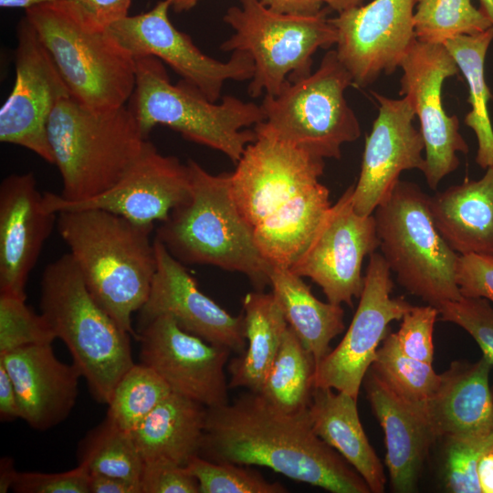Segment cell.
Instances as JSON below:
<instances>
[{
	"instance_id": "1",
	"label": "cell",
	"mask_w": 493,
	"mask_h": 493,
	"mask_svg": "<svg viewBox=\"0 0 493 493\" xmlns=\"http://www.w3.org/2000/svg\"><path fill=\"white\" fill-rule=\"evenodd\" d=\"M254 131L257 139L230 173L232 194L264 258L289 268L331 206L329 189L320 181L324 159Z\"/></svg>"
},
{
	"instance_id": "2",
	"label": "cell",
	"mask_w": 493,
	"mask_h": 493,
	"mask_svg": "<svg viewBox=\"0 0 493 493\" xmlns=\"http://www.w3.org/2000/svg\"><path fill=\"white\" fill-rule=\"evenodd\" d=\"M198 456L266 467L332 493L371 492L359 473L315 434L309 407L286 413L251 391L233 403L207 407Z\"/></svg>"
},
{
	"instance_id": "3",
	"label": "cell",
	"mask_w": 493,
	"mask_h": 493,
	"mask_svg": "<svg viewBox=\"0 0 493 493\" xmlns=\"http://www.w3.org/2000/svg\"><path fill=\"white\" fill-rule=\"evenodd\" d=\"M57 226L92 297L138 339L132 314L147 300L157 267L153 225L83 209L58 213Z\"/></svg>"
},
{
	"instance_id": "4",
	"label": "cell",
	"mask_w": 493,
	"mask_h": 493,
	"mask_svg": "<svg viewBox=\"0 0 493 493\" xmlns=\"http://www.w3.org/2000/svg\"><path fill=\"white\" fill-rule=\"evenodd\" d=\"M186 163L190 196L161 222L155 239L183 264L239 272L262 291L270 285V264L234 200L230 173L212 174L194 160Z\"/></svg>"
},
{
	"instance_id": "5",
	"label": "cell",
	"mask_w": 493,
	"mask_h": 493,
	"mask_svg": "<svg viewBox=\"0 0 493 493\" xmlns=\"http://www.w3.org/2000/svg\"><path fill=\"white\" fill-rule=\"evenodd\" d=\"M25 16L51 55L71 96L97 110L131 99L135 59L81 5L59 0L26 10Z\"/></svg>"
},
{
	"instance_id": "6",
	"label": "cell",
	"mask_w": 493,
	"mask_h": 493,
	"mask_svg": "<svg viewBox=\"0 0 493 493\" xmlns=\"http://www.w3.org/2000/svg\"><path fill=\"white\" fill-rule=\"evenodd\" d=\"M47 134L62 179L59 195L69 202L88 200L110 189L148 142L126 105L97 110L72 96L55 106Z\"/></svg>"
},
{
	"instance_id": "7",
	"label": "cell",
	"mask_w": 493,
	"mask_h": 493,
	"mask_svg": "<svg viewBox=\"0 0 493 493\" xmlns=\"http://www.w3.org/2000/svg\"><path fill=\"white\" fill-rule=\"evenodd\" d=\"M39 306L91 395L108 404L115 386L134 364L131 334L92 297L69 253L46 267Z\"/></svg>"
},
{
	"instance_id": "8",
	"label": "cell",
	"mask_w": 493,
	"mask_h": 493,
	"mask_svg": "<svg viewBox=\"0 0 493 493\" xmlns=\"http://www.w3.org/2000/svg\"><path fill=\"white\" fill-rule=\"evenodd\" d=\"M135 65L129 108L145 138L156 125H164L191 142L223 152L235 163L257 139L254 130L244 128L264 121L260 105L231 95L215 103L184 79L173 84L155 57L135 58Z\"/></svg>"
},
{
	"instance_id": "9",
	"label": "cell",
	"mask_w": 493,
	"mask_h": 493,
	"mask_svg": "<svg viewBox=\"0 0 493 493\" xmlns=\"http://www.w3.org/2000/svg\"><path fill=\"white\" fill-rule=\"evenodd\" d=\"M429 195L414 183L399 181L374 211L381 254L398 283L438 308L459 299L455 252L436 229Z\"/></svg>"
},
{
	"instance_id": "10",
	"label": "cell",
	"mask_w": 493,
	"mask_h": 493,
	"mask_svg": "<svg viewBox=\"0 0 493 493\" xmlns=\"http://www.w3.org/2000/svg\"><path fill=\"white\" fill-rule=\"evenodd\" d=\"M239 1L224 16L234 33L220 48L251 57L254 74L247 91L252 98L263 92L276 96L288 81L308 77L316 51L336 45L337 30L325 9L314 16H298L273 12L260 0Z\"/></svg>"
},
{
	"instance_id": "11",
	"label": "cell",
	"mask_w": 493,
	"mask_h": 493,
	"mask_svg": "<svg viewBox=\"0 0 493 493\" xmlns=\"http://www.w3.org/2000/svg\"><path fill=\"white\" fill-rule=\"evenodd\" d=\"M352 84L330 49L310 75L288 81L276 96H264V121L255 127L322 159L339 160L341 146L361 136L359 120L345 98Z\"/></svg>"
},
{
	"instance_id": "12",
	"label": "cell",
	"mask_w": 493,
	"mask_h": 493,
	"mask_svg": "<svg viewBox=\"0 0 493 493\" xmlns=\"http://www.w3.org/2000/svg\"><path fill=\"white\" fill-rule=\"evenodd\" d=\"M348 187L327 211L309 244L289 269L319 285L329 302L352 306L360 298L363 259L380 246L373 215H359Z\"/></svg>"
},
{
	"instance_id": "13",
	"label": "cell",
	"mask_w": 493,
	"mask_h": 493,
	"mask_svg": "<svg viewBox=\"0 0 493 493\" xmlns=\"http://www.w3.org/2000/svg\"><path fill=\"white\" fill-rule=\"evenodd\" d=\"M16 37V78L0 110V141L24 147L54 164L47 123L57 103L71 93L26 16L17 24Z\"/></svg>"
},
{
	"instance_id": "14",
	"label": "cell",
	"mask_w": 493,
	"mask_h": 493,
	"mask_svg": "<svg viewBox=\"0 0 493 493\" xmlns=\"http://www.w3.org/2000/svg\"><path fill=\"white\" fill-rule=\"evenodd\" d=\"M170 7L168 0L159 1L147 12L111 24L110 30L134 59L150 56L159 58L213 102L220 98L226 81L251 79L254 62L247 53L234 51L227 61L207 56L188 34L171 23Z\"/></svg>"
},
{
	"instance_id": "15",
	"label": "cell",
	"mask_w": 493,
	"mask_h": 493,
	"mask_svg": "<svg viewBox=\"0 0 493 493\" xmlns=\"http://www.w3.org/2000/svg\"><path fill=\"white\" fill-rule=\"evenodd\" d=\"M393 288L388 264L381 253L373 252L351 325L338 346L316 365L314 387L332 388L358 398L390 322L401 320L412 306L403 297H391Z\"/></svg>"
},
{
	"instance_id": "16",
	"label": "cell",
	"mask_w": 493,
	"mask_h": 493,
	"mask_svg": "<svg viewBox=\"0 0 493 493\" xmlns=\"http://www.w3.org/2000/svg\"><path fill=\"white\" fill-rule=\"evenodd\" d=\"M400 68V96L406 97L419 119L425 142L428 186L435 190L440 181L459 165L457 152L467 153L468 145L459 132L456 115H447L442 104L444 81L458 74V67L444 44L416 40Z\"/></svg>"
},
{
	"instance_id": "17",
	"label": "cell",
	"mask_w": 493,
	"mask_h": 493,
	"mask_svg": "<svg viewBox=\"0 0 493 493\" xmlns=\"http://www.w3.org/2000/svg\"><path fill=\"white\" fill-rule=\"evenodd\" d=\"M137 334L141 362L160 375L172 392L205 407L229 403L225 365L230 350L184 330L166 314L139 328Z\"/></svg>"
},
{
	"instance_id": "18",
	"label": "cell",
	"mask_w": 493,
	"mask_h": 493,
	"mask_svg": "<svg viewBox=\"0 0 493 493\" xmlns=\"http://www.w3.org/2000/svg\"><path fill=\"white\" fill-rule=\"evenodd\" d=\"M415 0H372L330 18L337 30L336 52L353 84L367 87L393 73L416 41Z\"/></svg>"
},
{
	"instance_id": "19",
	"label": "cell",
	"mask_w": 493,
	"mask_h": 493,
	"mask_svg": "<svg viewBox=\"0 0 493 493\" xmlns=\"http://www.w3.org/2000/svg\"><path fill=\"white\" fill-rule=\"evenodd\" d=\"M187 163L162 154L148 141L143 152L123 177L108 191L88 200L69 202L58 194H43L47 211L101 209L141 225L163 222L190 196Z\"/></svg>"
},
{
	"instance_id": "20",
	"label": "cell",
	"mask_w": 493,
	"mask_h": 493,
	"mask_svg": "<svg viewBox=\"0 0 493 493\" xmlns=\"http://www.w3.org/2000/svg\"><path fill=\"white\" fill-rule=\"evenodd\" d=\"M378 115L366 137L358 181L353 184L355 211L370 215L392 194L400 174L417 169L424 173L425 142L414 128L415 112L409 100L392 99L372 91Z\"/></svg>"
},
{
	"instance_id": "21",
	"label": "cell",
	"mask_w": 493,
	"mask_h": 493,
	"mask_svg": "<svg viewBox=\"0 0 493 493\" xmlns=\"http://www.w3.org/2000/svg\"><path fill=\"white\" fill-rule=\"evenodd\" d=\"M157 267L147 300L138 311V329L161 315L184 330L242 354L246 347L243 314L234 317L204 294L184 264L154 238Z\"/></svg>"
},
{
	"instance_id": "22",
	"label": "cell",
	"mask_w": 493,
	"mask_h": 493,
	"mask_svg": "<svg viewBox=\"0 0 493 493\" xmlns=\"http://www.w3.org/2000/svg\"><path fill=\"white\" fill-rule=\"evenodd\" d=\"M58 214L48 212L33 173L0 184V294L26 299V286Z\"/></svg>"
},
{
	"instance_id": "23",
	"label": "cell",
	"mask_w": 493,
	"mask_h": 493,
	"mask_svg": "<svg viewBox=\"0 0 493 493\" xmlns=\"http://www.w3.org/2000/svg\"><path fill=\"white\" fill-rule=\"evenodd\" d=\"M16 388L21 419L44 431L63 422L76 404L82 377L55 355L51 344L29 345L0 354Z\"/></svg>"
},
{
	"instance_id": "24",
	"label": "cell",
	"mask_w": 493,
	"mask_h": 493,
	"mask_svg": "<svg viewBox=\"0 0 493 493\" xmlns=\"http://www.w3.org/2000/svg\"><path fill=\"white\" fill-rule=\"evenodd\" d=\"M363 381L372 410L384 433L385 464L392 489L414 492L435 439L427 416L399 397L371 370Z\"/></svg>"
},
{
	"instance_id": "25",
	"label": "cell",
	"mask_w": 493,
	"mask_h": 493,
	"mask_svg": "<svg viewBox=\"0 0 493 493\" xmlns=\"http://www.w3.org/2000/svg\"><path fill=\"white\" fill-rule=\"evenodd\" d=\"M491 367L482 354L473 363L456 361L440 373L439 386L427 405V418L435 439L493 434Z\"/></svg>"
},
{
	"instance_id": "26",
	"label": "cell",
	"mask_w": 493,
	"mask_h": 493,
	"mask_svg": "<svg viewBox=\"0 0 493 493\" xmlns=\"http://www.w3.org/2000/svg\"><path fill=\"white\" fill-rule=\"evenodd\" d=\"M434 224L458 255L493 254V165L479 180H466L429 196Z\"/></svg>"
},
{
	"instance_id": "27",
	"label": "cell",
	"mask_w": 493,
	"mask_h": 493,
	"mask_svg": "<svg viewBox=\"0 0 493 493\" xmlns=\"http://www.w3.org/2000/svg\"><path fill=\"white\" fill-rule=\"evenodd\" d=\"M309 415L315 434L359 473L371 492H383V467L362 428L357 399L343 392L335 393L332 388L314 387Z\"/></svg>"
},
{
	"instance_id": "28",
	"label": "cell",
	"mask_w": 493,
	"mask_h": 493,
	"mask_svg": "<svg viewBox=\"0 0 493 493\" xmlns=\"http://www.w3.org/2000/svg\"><path fill=\"white\" fill-rule=\"evenodd\" d=\"M207 407L172 392L131 431L143 462L186 466L198 455Z\"/></svg>"
},
{
	"instance_id": "29",
	"label": "cell",
	"mask_w": 493,
	"mask_h": 493,
	"mask_svg": "<svg viewBox=\"0 0 493 493\" xmlns=\"http://www.w3.org/2000/svg\"><path fill=\"white\" fill-rule=\"evenodd\" d=\"M269 281L288 326L317 365L330 351V341L345 329L343 309L318 299L302 278L288 267L270 265Z\"/></svg>"
},
{
	"instance_id": "30",
	"label": "cell",
	"mask_w": 493,
	"mask_h": 493,
	"mask_svg": "<svg viewBox=\"0 0 493 493\" xmlns=\"http://www.w3.org/2000/svg\"><path fill=\"white\" fill-rule=\"evenodd\" d=\"M242 304L246 347L230 362L228 386L258 393L288 324L272 292H250L244 297Z\"/></svg>"
},
{
	"instance_id": "31",
	"label": "cell",
	"mask_w": 493,
	"mask_h": 493,
	"mask_svg": "<svg viewBox=\"0 0 493 493\" xmlns=\"http://www.w3.org/2000/svg\"><path fill=\"white\" fill-rule=\"evenodd\" d=\"M493 40V26L475 35H462L444 43L468 86L467 102L471 110L464 122L477 139L476 163L488 169L493 165V129L489 118L490 89L485 79V58Z\"/></svg>"
},
{
	"instance_id": "32",
	"label": "cell",
	"mask_w": 493,
	"mask_h": 493,
	"mask_svg": "<svg viewBox=\"0 0 493 493\" xmlns=\"http://www.w3.org/2000/svg\"><path fill=\"white\" fill-rule=\"evenodd\" d=\"M315 369L313 356L288 326L258 393L286 413L305 410L309 405L314 389Z\"/></svg>"
},
{
	"instance_id": "33",
	"label": "cell",
	"mask_w": 493,
	"mask_h": 493,
	"mask_svg": "<svg viewBox=\"0 0 493 493\" xmlns=\"http://www.w3.org/2000/svg\"><path fill=\"white\" fill-rule=\"evenodd\" d=\"M78 459L89 473L115 476L141 484L144 462L131 432L107 415L79 442Z\"/></svg>"
},
{
	"instance_id": "34",
	"label": "cell",
	"mask_w": 493,
	"mask_h": 493,
	"mask_svg": "<svg viewBox=\"0 0 493 493\" xmlns=\"http://www.w3.org/2000/svg\"><path fill=\"white\" fill-rule=\"evenodd\" d=\"M369 370L404 401L427 416V405L439 386L440 374L434 371L432 363L404 354L394 332L384 338Z\"/></svg>"
},
{
	"instance_id": "35",
	"label": "cell",
	"mask_w": 493,
	"mask_h": 493,
	"mask_svg": "<svg viewBox=\"0 0 493 493\" xmlns=\"http://www.w3.org/2000/svg\"><path fill=\"white\" fill-rule=\"evenodd\" d=\"M492 26L471 0H415L414 28L420 42L444 44L457 36L478 34Z\"/></svg>"
},
{
	"instance_id": "36",
	"label": "cell",
	"mask_w": 493,
	"mask_h": 493,
	"mask_svg": "<svg viewBox=\"0 0 493 493\" xmlns=\"http://www.w3.org/2000/svg\"><path fill=\"white\" fill-rule=\"evenodd\" d=\"M171 393L168 384L152 368L134 363L115 386L107 416L131 432Z\"/></svg>"
},
{
	"instance_id": "37",
	"label": "cell",
	"mask_w": 493,
	"mask_h": 493,
	"mask_svg": "<svg viewBox=\"0 0 493 493\" xmlns=\"http://www.w3.org/2000/svg\"><path fill=\"white\" fill-rule=\"evenodd\" d=\"M196 478L200 493H286V487L270 482L250 467L235 463H218L196 455L186 465Z\"/></svg>"
},
{
	"instance_id": "38",
	"label": "cell",
	"mask_w": 493,
	"mask_h": 493,
	"mask_svg": "<svg viewBox=\"0 0 493 493\" xmlns=\"http://www.w3.org/2000/svg\"><path fill=\"white\" fill-rule=\"evenodd\" d=\"M57 339L42 313H35L26 299L0 294V354Z\"/></svg>"
},
{
	"instance_id": "39",
	"label": "cell",
	"mask_w": 493,
	"mask_h": 493,
	"mask_svg": "<svg viewBox=\"0 0 493 493\" xmlns=\"http://www.w3.org/2000/svg\"><path fill=\"white\" fill-rule=\"evenodd\" d=\"M493 444V434H468L446 437L443 481L453 493H480L477 466L483 451Z\"/></svg>"
},
{
	"instance_id": "40",
	"label": "cell",
	"mask_w": 493,
	"mask_h": 493,
	"mask_svg": "<svg viewBox=\"0 0 493 493\" xmlns=\"http://www.w3.org/2000/svg\"><path fill=\"white\" fill-rule=\"evenodd\" d=\"M437 309L442 320L458 325L472 336L493 366V308L488 300L461 297Z\"/></svg>"
},
{
	"instance_id": "41",
	"label": "cell",
	"mask_w": 493,
	"mask_h": 493,
	"mask_svg": "<svg viewBox=\"0 0 493 493\" xmlns=\"http://www.w3.org/2000/svg\"><path fill=\"white\" fill-rule=\"evenodd\" d=\"M439 315L438 309L411 306L401 319L400 328L394 332L400 350L407 356L428 363L434 358L433 331Z\"/></svg>"
},
{
	"instance_id": "42",
	"label": "cell",
	"mask_w": 493,
	"mask_h": 493,
	"mask_svg": "<svg viewBox=\"0 0 493 493\" xmlns=\"http://www.w3.org/2000/svg\"><path fill=\"white\" fill-rule=\"evenodd\" d=\"M89 471L83 465L59 473L17 472L12 489L17 493H89Z\"/></svg>"
},
{
	"instance_id": "43",
	"label": "cell",
	"mask_w": 493,
	"mask_h": 493,
	"mask_svg": "<svg viewBox=\"0 0 493 493\" xmlns=\"http://www.w3.org/2000/svg\"><path fill=\"white\" fill-rule=\"evenodd\" d=\"M142 493H200L186 466L166 460L147 461L141 477Z\"/></svg>"
},
{
	"instance_id": "44",
	"label": "cell",
	"mask_w": 493,
	"mask_h": 493,
	"mask_svg": "<svg viewBox=\"0 0 493 493\" xmlns=\"http://www.w3.org/2000/svg\"><path fill=\"white\" fill-rule=\"evenodd\" d=\"M456 284L462 297L493 302V254L459 255Z\"/></svg>"
},
{
	"instance_id": "45",
	"label": "cell",
	"mask_w": 493,
	"mask_h": 493,
	"mask_svg": "<svg viewBox=\"0 0 493 493\" xmlns=\"http://www.w3.org/2000/svg\"><path fill=\"white\" fill-rule=\"evenodd\" d=\"M81 5L100 24H111L129 16L131 0H73Z\"/></svg>"
},
{
	"instance_id": "46",
	"label": "cell",
	"mask_w": 493,
	"mask_h": 493,
	"mask_svg": "<svg viewBox=\"0 0 493 493\" xmlns=\"http://www.w3.org/2000/svg\"><path fill=\"white\" fill-rule=\"evenodd\" d=\"M0 418L13 421L21 418L18 399L13 381L3 363L0 362Z\"/></svg>"
},
{
	"instance_id": "47",
	"label": "cell",
	"mask_w": 493,
	"mask_h": 493,
	"mask_svg": "<svg viewBox=\"0 0 493 493\" xmlns=\"http://www.w3.org/2000/svg\"><path fill=\"white\" fill-rule=\"evenodd\" d=\"M273 12L298 16H314L323 11V0H260Z\"/></svg>"
},
{
	"instance_id": "48",
	"label": "cell",
	"mask_w": 493,
	"mask_h": 493,
	"mask_svg": "<svg viewBox=\"0 0 493 493\" xmlns=\"http://www.w3.org/2000/svg\"><path fill=\"white\" fill-rule=\"evenodd\" d=\"M89 493H142L139 483L97 473H89Z\"/></svg>"
},
{
	"instance_id": "49",
	"label": "cell",
	"mask_w": 493,
	"mask_h": 493,
	"mask_svg": "<svg viewBox=\"0 0 493 493\" xmlns=\"http://www.w3.org/2000/svg\"><path fill=\"white\" fill-rule=\"evenodd\" d=\"M478 484L482 493H493V444L478 458L477 466Z\"/></svg>"
},
{
	"instance_id": "50",
	"label": "cell",
	"mask_w": 493,
	"mask_h": 493,
	"mask_svg": "<svg viewBox=\"0 0 493 493\" xmlns=\"http://www.w3.org/2000/svg\"><path fill=\"white\" fill-rule=\"evenodd\" d=\"M17 470L14 467V461L10 457H4L0 461V493H6L12 489Z\"/></svg>"
},
{
	"instance_id": "51",
	"label": "cell",
	"mask_w": 493,
	"mask_h": 493,
	"mask_svg": "<svg viewBox=\"0 0 493 493\" xmlns=\"http://www.w3.org/2000/svg\"><path fill=\"white\" fill-rule=\"evenodd\" d=\"M59 0H0L3 8H24L25 10Z\"/></svg>"
},
{
	"instance_id": "52",
	"label": "cell",
	"mask_w": 493,
	"mask_h": 493,
	"mask_svg": "<svg viewBox=\"0 0 493 493\" xmlns=\"http://www.w3.org/2000/svg\"><path fill=\"white\" fill-rule=\"evenodd\" d=\"M363 0H323L324 4L338 14L347 9L359 6Z\"/></svg>"
},
{
	"instance_id": "53",
	"label": "cell",
	"mask_w": 493,
	"mask_h": 493,
	"mask_svg": "<svg viewBox=\"0 0 493 493\" xmlns=\"http://www.w3.org/2000/svg\"><path fill=\"white\" fill-rule=\"evenodd\" d=\"M175 13L189 11L196 5L199 0H168Z\"/></svg>"
},
{
	"instance_id": "54",
	"label": "cell",
	"mask_w": 493,
	"mask_h": 493,
	"mask_svg": "<svg viewBox=\"0 0 493 493\" xmlns=\"http://www.w3.org/2000/svg\"><path fill=\"white\" fill-rule=\"evenodd\" d=\"M480 10L488 17L493 26V0H479Z\"/></svg>"
},
{
	"instance_id": "55",
	"label": "cell",
	"mask_w": 493,
	"mask_h": 493,
	"mask_svg": "<svg viewBox=\"0 0 493 493\" xmlns=\"http://www.w3.org/2000/svg\"><path fill=\"white\" fill-rule=\"evenodd\" d=\"M492 393H493V387H492Z\"/></svg>"
}]
</instances>
